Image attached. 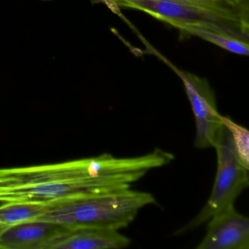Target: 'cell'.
I'll list each match as a JSON object with an SVG mask.
<instances>
[{
  "label": "cell",
  "instance_id": "cell-4",
  "mask_svg": "<svg viewBox=\"0 0 249 249\" xmlns=\"http://www.w3.org/2000/svg\"><path fill=\"white\" fill-rule=\"evenodd\" d=\"M214 148L217 153V170L209 199L200 212L177 230L175 235L198 228L220 211L234 205L236 199L249 186V168L237 157L230 132L224 126Z\"/></svg>",
  "mask_w": 249,
  "mask_h": 249
},
{
  "label": "cell",
  "instance_id": "cell-8",
  "mask_svg": "<svg viewBox=\"0 0 249 249\" xmlns=\"http://www.w3.org/2000/svg\"><path fill=\"white\" fill-rule=\"evenodd\" d=\"M66 229L39 220L10 226L0 234V249H46L49 242Z\"/></svg>",
  "mask_w": 249,
  "mask_h": 249
},
{
  "label": "cell",
  "instance_id": "cell-2",
  "mask_svg": "<svg viewBox=\"0 0 249 249\" xmlns=\"http://www.w3.org/2000/svg\"><path fill=\"white\" fill-rule=\"evenodd\" d=\"M152 194L131 189H114L51 206L39 221L68 229L81 227L121 230L129 227L141 209L155 204Z\"/></svg>",
  "mask_w": 249,
  "mask_h": 249
},
{
  "label": "cell",
  "instance_id": "cell-5",
  "mask_svg": "<svg viewBox=\"0 0 249 249\" xmlns=\"http://www.w3.org/2000/svg\"><path fill=\"white\" fill-rule=\"evenodd\" d=\"M171 67L183 82L196 125L195 145L197 149L214 148L224 125L217 107L215 93L205 78Z\"/></svg>",
  "mask_w": 249,
  "mask_h": 249
},
{
  "label": "cell",
  "instance_id": "cell-6",
  "mask_svg": "<svg viewBox=\"0 0 249 249\" xmlns=\"http://www.w3.org/2000/svg\"><path fill=\"white\" fill-rule=\"evenodd\" d=\"M197 249H249V219L234 205L210 218L206 234Z\"/></svg>",
  "mask_w": 249,
  "mask_h": 249
},
{
  "label": "cell",
  "instance_id": "cell-3",
  "mask_svg": "<svg viewBox=\"0 0 249 249\" xmlns=\"http://www.w3.org/2000/svg\"><path fill=\"white\" fill-rule=\"evenodd\" d=\"M108 6L142 11L176 27L180 24L215 22L249 33V16L231 0H101Z\"/></svg>",
  "mask_w": 249,
  "mask_h": 249
},
{
  "label": "cell",
  "instance_id": "cell-12",
  "mask_svg": "<svg viewBox=\"0 0 249 249\" xmlns=\"http://www.w3.org/2000/svg\"><path fill=\"white\" fill-rule=\"evenodd\" d=\"M240 11L246 16H249V0H231Z\"/></svg>",
  "mask_w": 249,
  "mask_h": 249
},
{
  "label": "cell",
  "instance_id": "cell-11",
  "mask_svg": "<svg viewBox=\"0 0 249 249\" xmlns=\"http://www.w3.org/2000/svg\"><path fill=\"white\" fill-rule=\"evenodd\" d=\"M224 126L230 132L233 146L237 157L246 167L249 168V132L244 126L239 125L227 116L221 115Z\"/></svg>",
  "mask_w": 249,
  "mask_h": 249
},
{
  "label": "cell",
  "instance_id": "cell-10",
  "mask_svg": "<svg viewBox=\"0 0 249 249\" xmlns=\"http://www.w3.org/2000/svg\"><path fill=\"white\" fill-rule=\"evenodd\" d=\"M50 208L34 203L5 204L0 206V223L8 226L33 221Z\"/></svg>",
  "mask_w": 249,
  "mask_h": 249
},
{
  "label": "cell",
  "instance_id": "cell-7",
  "mask_svg": "<svg viewBox=\"0 0 249 249\" xmlns=\"http://www.w3.org/2000/svg\"><path fill=\"white\" fill-rule=\"evenodd\" d=\"M120 230L95 227L66 229L49 242L46 249H122L130 239Z\"/></svg>",
  "mask_w": 249,
  "mask_h": 249
},
{
  "label": "cell",
  "instance_id": "cell-9",
  "mask_svg": "<svg viewBox=\"0 0 249 249\" xmlns=\"http://www.w3.org/2000/svg\"><path fill=\"white\" fill-rule=\"evenodd\" d=\"M176 28L180 33L200 37L231 53L249 55V33L235 27L206 21L180 24Z\"/></svg>",
  "mask_w": 249,
  "mask_h": 249
},
{
  "label": "cell",
  "instance_id": "cell-13",
  "mask_svg": "<svg viewBox=\"0 0 249 249\" xmlns=\"http://www.w3.org/2000/svg\"><path fill=\"white\" fill-rule=\"evenodd\" d=\"M8 227H10V226L0 223V234H2Z\"/></svg>",
  "mask_w": 249,
  "mask_h": 249
},
{
  "label": "cell",
  "instance_id": "cell-1",
  "mask_svg": "<svg viewBox=\"0 0 249 249\" xmlns=\"http://www.w3.org/2000/svg\"><path fill=\"white\" fill-rule=\"evenodd\" d=\"M167 162V153L156 148L139 157L119 158L103 154L55 164L0 168V202L54 206L131 187L150 170Z\"/></svg>",
  "mask_w": 249,
  "mask_h": 249
}]
</instances>
